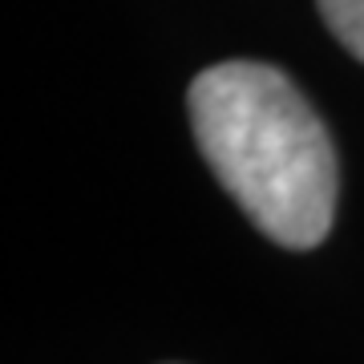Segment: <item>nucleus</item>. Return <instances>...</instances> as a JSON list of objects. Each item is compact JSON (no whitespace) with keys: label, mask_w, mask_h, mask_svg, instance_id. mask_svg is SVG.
Here are the masks:
<instances>
[{"label":"nucleus","mask_w":364,"mask_h":364,"mask_svg":"<svg viewBox=\"0 0 364 364\" xmlns=\"http://www.w3.org/2000/svg\"><path fill=\"white\" fill-rule=\"evenodd\" d=\"M198 150L255 227L279 247L324 243L336 210V150L287 73L263 61H223L191 85Z\"/></svg>","instance_id":"obj_1"},{"label":"nucleus","mask_w":364,"mask_h":364,"mask_svg":"<svg viewBox=\"0 0 364 364\" xmlns=\"http://www.w3.org/2000/svg\"><path fill=\"white\" fill-rule=\"evenodd\" d=\"M316 4H320V16L332 28V37L356 61H364V0H316Z\"/></svg>","instance_id":"obj_2"}]
</instances>
